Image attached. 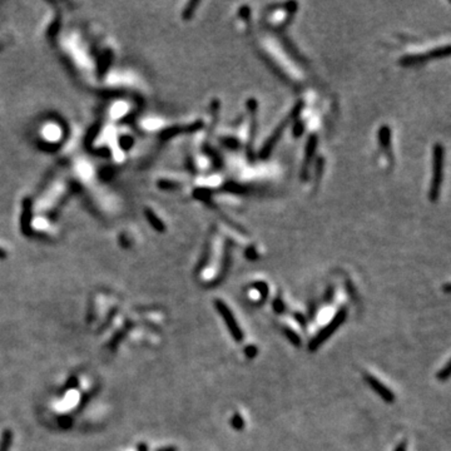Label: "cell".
<instances>
[{
    "label": "cell",
    "instance_id": "6da1fadb",
    "mask_svg": "<svg viewBox=\"0 0 451 451\" xmlns=\"http://www.w3.org/2000/svg\"><path fill=\"white\" fill-rule=\"evenodd\" d=\"M346 316H347L346 308H341V310H340L339 312L335 314V317L332 319V321L326 326V327L322 328V330L320 331L319 335H317L316 337H314L312 341L310 342V346H308L310 351H316L320 346H321L322 344H324L326 340L330 337V336H332L340 326L344 324L345 320H346Z\"/></svg>",
    "mask_w": 451,
    "mask_h": 451
},
{
    "label": "cell",
    "instance_id": "7a4b0ae2",
    "mask_svg": "<svg viewBox=\"0 0 451 451\" xmlns=\"http://www.w3.org/2000/svg\"><path fill=\"white\" fill-rule=\"evenodd\" d=\"M442 167H444V148L440 144H436L434 149V175L430 187L431 200H436L439 196L440 183L442 179Z\"/></svg>",
    "mask_w": 451,
    "mask_h": 451
},
{
    "label": "cell",
    "instance_id": "3957f363",
    "mask_svg": "<svg viewBox=\"0 0 451 451\" xmlns=\"http://www.w3.org/2000/svg\"><path fill=\"white\" fill-rule=\"evenodd\" d=\"M216 307H217V310H218L219 314L223 317L226 325H227V327H228V330H230V333L232 335V337L235 339L237 342H241L242 340H243V333H242L241 328H239L237 321H236L235 316H233L232 311H231L230 308H228V306L226 305L223 301H221V300H216Z\"/></svg>",
    "mask_w": 451,
    "mask_h": 451
},
{
    "label": "cell",
    "instance_id": "277c9868",
    "mask_svg": "<svg viewBox=\"0 0 451 451\" xmlns=\"http://www.w3.org/2000/svg\"><path fill=\"white\" fill-rule=\"evenodd\" d=\"M365 380H366V382L369 384L370 388H372V390H374L376 394H377L381 399L385 401V402H388V403L394 402L395 401L394 392H392L391 390L388 388V386L384 385L381 381H378L375 376L365 375Z\"/></svg>",
    "mask_w": 451,
    "mask_h": 451
},
{
    "label": "cell",
    "instance_id": "5b68a950",
    "mask_svg": "<svg viewBox=\"0 0 451 451\" xmlns=\"http://www.w3.org/2000/svg\"><path fill=\"white\" fill-rule=\"evenodd\" d=\"M301 108H302V104H299L297 105L296 108H295L294 109V112H292L291 114H289L288 116V118H286L285 121H283V123L280 125V127L277 128V129H276V132L274 133V134L271 136V137H269V139L268 141H267V143L264 144V147H263V154L266 155V154H268L269 152H271V149H272V147L275 146V143L276 142H277V139L280 138V136L282 134V132H283V129H285L286 128V125L288 124V122H289V119H292L294 118L295 116H296V114H299V112H300V109Z\"/></svg>",
    "mask_w": 451,
    "mask_h": 451
},
{
    "label": "cell",
    "instance_id": "8992f818",
    "mask_svg": "<svg viewBox=\"0 0 451 451\" xmlns=\"http://www.w3.org/2000/svg\"><path fill=\"white\" fill-rule=\"evenodd\" d=\"M41 138L44 139V142H48V143H55L58 142L57 139L62 137V128L59 127V124L54 123V122H50V123H46L43 125L40 130Z\"/></svg>",
    "mask_w": 451,
    "mask_h": 451
},
{
    "label": "cell",
    "instance_id": "52a82bcc",
    "mask_svg": "<svg viewBox=\"0 0 451 451\" xmlns=\"http://www.w3.org/2000/svg\"><path fill=\"white\" fill-rule=\"evenodd\" d=\"M283 333H285L286 337L288 339V341L291 342L294 346H296V347L301 346V344H302V342H301L300 336L297 335L294 330H291V328H288V327H285L283 328Z\"/></svg>",
    "mask_w": 451,
    "mask_h": 451
},
{
    "label": "cell",
    "instance_id": "ba28073f",
    "mask_svg": "<svg viewBox=\"0 0 451 451\" xmlns=\"http://www.w3.org/2000/svg\"><path fill=\"white\" fill-rule=\"evenodd\" d=\"M127 104L125 103H117L113 105L112 110H110V117L112 118H122L127 112Z\"/></svg>",
    "mask_w": 451,
    "mask_h": 451
},
{
    "label": "cell",
    "instance_id": "9c48e42d",
    "mask_svg": "<svg viewBox=\"0 0 451 451\" xmlns=\"http://www.w3.org/2000/svg\"><path fill=\"white\" fill-rule=\"evenodd\" d=\"M231 424H232V426L236 429V430H242L244 426L243 417H242L239 414H235L233 415L232 420H231Z\"/></svg>",
    "mask_w": 451,
    "mask_h": 451
},
{
    "label": "cell",
    "instance_id": "30bf717a",
    "mask_svg": "<svg viewBox=\"0 0 451 451\" xmlns=\"http://www.w3.org/2000/svg\"><path fill=\"white\" fill-rule=\"evenodd\" d=\"M449 376H450V363H447L446 366H445L444 369H442L441 371H440L438 374V378L444 381V380H447V378H449Z\"/></svg>",
    "mask_w": 451,
    "mask_h": 451
},
{
    "label": "cell",
    "instance_id": "8fae6325",
    "mask_svg": "<svg viewBox=\"0 0 451 451\" xmlns=\"http://www.w3.org/2000/svg\"><path fill=\"white\" fill-rule=\"evenodd\" d=\"M274 310H275L277 313H283V311H285V305H283L282 300H281V299H276V300H275V302H274Z\"/></svg>",
    "mask_w": 451,
    "mask_h": 451
},
{
    "label": "cell",
    "instance_id": "7c38bea8",
    "mask_svg": "<svg viewBox=\"0 0 451 451\" xmlns=\"http://www.w3.org/2000/svg\"><path fill=\"white\" fill-rule=\"evenodd\" d=\"M257 347L256 346H252V345H251V346H247L246 347V350H244V353H246V356L249 358H253L255 357L256 355H257Z\"/></svg>",
    "mask_w": 451,
    "mask_h": 451
},
{
    "label": "cell",
    "instance_id": "4fadbf2b",
    "mask_svg": "<svg viewBox=\"0 0 451 451\" xmlns=\"http://www.w3.org/2000/svg\"><path fill=\"white\" fill-rule=\"evenodd\" d=\"M395 451H406V442L402 441L397 445V447L395 449Z\"/></svg>",
    "mask_w": 451,
    "mask_h": 451
}]
</instances>
